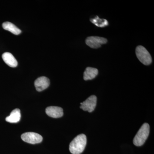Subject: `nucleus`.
Returning <instances> with one entry per match:
<instances>
[{
    "label": "nucleus",
    "mask_w": 154,
    "mask_h": 154,
    "mask_svg": "<svg viewBox=\"0 0 154 154\" xmlns=\"http://www.w3.org/2000/svg\"><path fill=\"white\" fill-rule=\"evenodd\" d=\"M86 144L87 137L85 135H79L70 143V152L72 154H81L85 150Z\"/></svg>",
    "instance_id": "nucleus-1"
},
{
    "label": "nucleus",
    "mask_w": 154,
    "mask_h": 154,
    "mask_svg": "<svg viewBox=\"0 0 154 154\" xmlns=\"http://www.w3.org/2000/svg\"><path fill=\"white\" fill-rule=\"evenodd\" d=\"M149 128V125L148 123H144L142 125L134 138L133 143L134 145L140 146L144 143L148 137Z\"/></svg>",
    "instance_id": "nucleus-2"
},
{
    "label": "nucleus",
    "mask_w": 154,
    "mask_h": 154,
    "mask_svg": "<svg viewBox=\"0 0 154 154\" xmlns=\"http://www.w3.org/2000/svg\"><path fill=\"white\" fill-rule=\"evenodd\" d=\"M136 54L139 60L145 65H149L152 63L151 56L143 46H138L136 49Z\"/></svg>",
    "instance_id": "nucleus-3"
},
{
    "label": "nucleus",
    "mask_w": 154,
    "mask_h": 154,
    "mask_svg": "<svg viewBox=\"0 0 154 154\" xmlns=\"http://www.w3.org/2000/svg\"><path fill=\"white\" fill-rule=\"evenodd\" d=\"M22 140L28 143L33 144L38 143L42 141L43 138L38 134L35 132H26L21 135Z\"/></svg>",
    "instance_id": "nucleus-4"
},
{
    "label": "nucleus",
    "mask_w": 154,
    "mask_h": 154,
    "mask_svg": "<svg viewBox=\"0 0 154 154\" xmlns=\"http://www.w3.org/2000/svg\"><path fill=\"white\" fill-rule=\"evenodd\" d=\"M107 39L99 36H91L86 38V43L89 47L93 48H98L102 44H106Z\"/></svg>",
    "instance_id": "nucleus-5"
},
{
    "label": "nucleus",
    "mask_w": 154,
    "mask_h": 154,
    "mask_svg": "<svg viewBox=\"0 0 154 154\" xmlns=\"http://www.w3.org/2000/svg\"><path fill=\"white\" fill-rule=\"evenodd\" d=\"M97 103V97L94 95H92L88 98L85 101L81 103L80 108L85 111L93 112L96 107Z\"/></svg>",
    "instance_id": "nucleus-6"
},
{
    "label": "nucleus",
    "mask_w": 154,
    "mask_h": 154,
    "mask_svg": "<svg viewBox=\"0 0 154 154\" xmlns=\"http://www.w3.org/2000/svg\"><path fill=\"white\" fill-rule=\"evenodd\" d=\"M49 85L50 80L46 77H39L34 82V85L36 91L38 92H41L47 89Z\"/></svg>",
    "instance_id": "nucleus-7"
},
{
    "label": "nucleus",
    "mask_w": 154,
    "mask_h": 154,
    "mask_svg": "<svg viewBox=\"0 0 154 154\" xmlns=\"http://www.w3.org/2000/svg\"><path fill=\"white\" fill-rule=\"evenodd\" d=\"M45 112L48 116L52 118H60L63 115L62 108L57 106H50L47 107Z\"/></svg>",
    "instance_id": "nucleus-8"
},
{
    "label": "nucleus",
    "mask_w": 154,
    "mask_h": 154,
    "mask_svg": "<svg viewBox=\"0 0 154 154\" xmlns=\"http://www.w3.org/2000/svg\"><path fill=\"white\" fill-rule=\"evenodd\" d=\"M2 57L4 62L11 67H16L18 65L17 60L11 53H4Z\"/></svg>",
    "instance_id": "nucleus-9"
},
{
    "label": "nucleus",
    "mask_w": 154,
    "mask_h": 154,
    "mask_svg": "<svg viewBox=\"0 0 154 154\" xmlns=\"http://www.w3.org/2000/svg\"><path fill=\"white\" fill-rule=\"evenodd\" d=\"M21 117L20 110L17 108L11 112L9 116L6 117V120L10 123H17L20 121Z\"/></svg>",
    "instance_id": "nucleus-10"
},
{
    "label": "nucleus",
    "mask_w": 154,
    "mask_h": 154,
    "mask_svg": "<svg viewBox=\"0 0 154 154\" xmlns=\"http://www.w3.org/2000/svg\"><path fill=\"white\" fill-rule=\"evenodd\" d=\"M98 70L94 68L88 67L84 72V79L85 81L92 80L98 75Z\"/></svg>",
    "instance_id": "nucleus-11"
},
{
    "label": "nucleus",
    "mask_w": 154,
    "mask_h": 154,
    "mask_svg": "<svg viewBox=\"0 0 154 154\" xmlns=\"http://www.w3.org/2000/svg\"><path fill=\"white\" fill-rule=\"evenodd\" d=\"M2 27L5 30H8L15 35H19L22 32V31L19 28L11 22H4L3 23Z\"/></svg>",
    "instance_id": "nucleus-12"
}]
</instances>
